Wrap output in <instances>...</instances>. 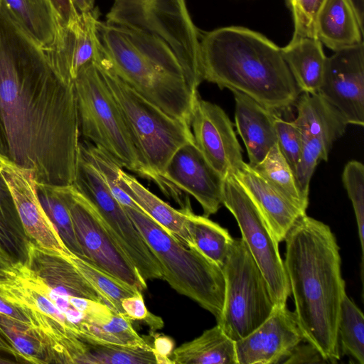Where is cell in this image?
<instances>
[{"label":"cell","mask_w":364,"mask_h":364,"mask_svg":"<svg viewBox=\"0 0 364 364\" xmlns=\"http://www.w3.org/2000/svg\"><path fill=\"white\" fill-rule=\"evenodd\" d=\"M0 118L11 161L36 183L73 184L80 141L74 81L53 69L1 4Z\"/></svg>","instance_id":"cell-1"},{"label":"cell","mask_w":364,"mask_h":364,"mask_svg":"<svg viewBox=\"0 0 364 364\" xmlns=\"http://www.w3.org/2000/svg\"><path fill=\"white\" fill-rule=\"evenodd\" d=\"M284 241V264L304 341L324 361L335 363L341 358L338 324L346 294L336 238L328 225L306 214Z\"/></svg>","instance_id":"cell-2"},{"label":"cell","mask_w":364,"mask_h":364,"mask_svg":"<svg viewBox=\"0 0 364 364\" xmlns=\"http://www.w3.org/2000/svg\"><path fill=\"white\" fill-rule=\"evenodd\" d=\"M200 66L203 80L242 92L278 113L289 109L301 94L281 48L245 27L200 34Z\"/></svg>","instance_id":"cell-3"},{"label":"cell","mask_w":364,"mask_h":364,"mask_svg":"<svg viewBox=\"0 0 364 364\" xmlns=\"http://www.w3.org/2000/svg\"><path fill=\"white\" fill-rule=\"evenodd\" d=\"M100 52L116 75L168 114L189 123L198 95L188 85L171 49L160 39L100 19Z\"/></svg>","instance_id":"cell-4"},{"label":"cell","mask_w":364,"mask_h":364,"mask_svg":"<svg viewBox=\"0 0 364 364\" xmlns=\"http://www.w3.org/2000/svg\"><path fill=\"white\" fill-rule=\"evenodd\" d=\"M95 63L136 146L156 178V184L166 196L183 205L186 200L182 191L164 175L173 154L183 145L194 141L189 123L168 114L128 85L103 59L100 49Z\"/></svg>","instance_id":"cell-5"},{"label":"cell","mask_w":364,"mask_h":364,"mask_svg":"<svg viewBox=\"0 0 364 364\" xmlns=\"http://www.w3.org/2000/svg\"><path fill=\"white\" fill-rule=\"evenodd\" d=\"M123 207L157 259L163 279L218 319L225 291L222 267L195 247L182 242L143 211Z\"/></svg>","instance_id":"cell-6"},{"label":"cell","mask_w":364,"mask_h":364,"mask_svg":"<svg viewBox=\"0 0 364 364\" xmlns=\"http://www.w3.org/2000/svg\"><path fill=\"white\" fill-rule=\"evenodd\" d=\"M80 132L125 168L156 183L128 129L121 110L95 61L74 80Z\"/></svg>","instance_id":"cell-7"},{"label":"cell","mask_w":364,"mask_h":364,"mask_svg":"<svg viewBox=\"0 0 364 364\" xmlns=\"http://www.w3.org/2000/svg\"><path fill=\"white\" fill-rule=\"evenodd\" d=\"M106 22L154 36L178 58L191 89L202 82L200 32L186 0H114Z\"/></svg>","instance_id":"cell-8"},{"label":"cell","mask_w":364,"mask_h":364,"mask_svg":"<svg viewBox=\"0 0 364 364\" xmlns=\"http://www.w3.org/2000/svg\"><path fill=\"white\" fill-rule=\"evenodd\" d=\"M222 269L225 291L217 324L237 341L262 324L277 305L264 274L242 238L233 240Z\"/></svg>","instance_id":"cell-9"},{"label":"cell","mask_w":364,"mask_h":364,"mask_svg":"<svg viewBox=\"0 0 364 364\" xmlns=\"http://www.w3.org/2000/svg\"><path fill=\"white\" fill-rule=\"evenodd\" d=\"M223 205L233 215L252 256L264 274L277 306L287 305L290 296L279 242L264 218L232 175L224 178Z\"/></svg>","instance_id":"cell-10"},{"label":"cell","mask_w":364,"mask_h":364,"mask_svg":"<svg viewBox=\"0 0 364 364\" xmlns=\"http://www.w3.org/2000/svg\"><path fill=\"white\" fill-rule=\"evenodd\" d=\"M61 188L82 259L141 292L146 290V281L110 235L92 205L73 185Z\"/></svg>","instance_id":"cell-11"},{"label":"cell","mask_w":364,"mask_h":364,"mask_svg":"<svg viewBox=\"0 0 364 364\" xmlns=\"http://www.w3.org/2000/svg\"><path fill=\"white\" fill-rule=\"evenodd\" d=\"M189 124L196 147L223 179L243 165L242 149L232 123L220 106L198 95Z\"/></svg>","instance_id":"cell-12"},{"label":"cell","mask_w":364,"mask_h":364,"mask_svg":"<svg viewBox=\"0 0 364 364\" xmlns=\"http://www.w3.org/2000/svg\"><path fill=\"white\" fill-rule=\"evenodd\" d=\"M348 124L364 125V44L343 48L327 57L318 92Z\"/></svg>","instance_id":"cell-13"},{"label":"cell","mask_w":364,"mask_h":364,"mask_svg":"<svg viewBox=\"0 0 364 364\" xmlns=\"http://www.w3.org/2000/svg\"><path fill=\"white\" fill-rule=\"evenodd\" d=\"M303 341L294 312L287 305H277L262 324L235 341L237 364L284 363Z\"/></svg>","instance_id":"cell-14"},{"label":"cell","mask_w":364,"mask_h":364,"mask_svg":"<svg viewBox=\"0 0 364 364\" xmlns=\"http://www.w3.org/2000/svg\"><path fill=\"white\" fill-rule=\"evenodd\" d=\"M0 172L28 238L42 247L62 254L70 252L39 200L34 173L10 160L3 161Z\"/></svg>","instance_id":"cell-15"},{"label":"cell","mask_w":364,"mask_h":364,"mask_svg":"<svg viewBox=\"0 0 364 364\" xmlns=\"http://www.w3.org/2000/svg\"><path fill=\"white\" fill-rule=\"evenodd\" d=\"M99 17L97 7L80 13L68 24H60L53 43L43 49L49 64L64 80L74 81L84 67L97 59L95 24Z\"/></svg>","instance_id":"cell-16"},{"label":"cell","mask_w":364,"mask_h":364,"mask_svg":"<svg viewBox=\"0 0 364 364\" xmlns=\"http://www.w3.org/2000/svg\"><path fill=\"white\" fill-rule=\"evenodd\" d=\"M164 178L191 195L201 205L203 215L209 217L223 205L224 179L212 168L194 141L181 146L169 160Z\"/></svg>","instance_id":"cell-17"},{"label":"cell","mask_w":364,"mask_h":364,"mask_svg":"<svg viewBox=\"0 0 364 364\" xmlns=\"http://www.w3.org/2000/svg\"><path fill=\"white\" fill-rule=\"evenodd\" d=\"M254 203L276 240L284 241L297 220L306 213L301 210L263 177L248 163L232 175Z\"/></svg>","instance_id":"cell-18"},{"label":"cell","mask_w":364,"mask_h":364,"mask_svg":"<svg viewBox=\"0 0 364 364\" xmlns=\"http://www.w3.org/2000/svg\"><path fill=\"white\" fill-rule=\"evenodd\" d=\"M25 264L48 287L70 296L103 304L113 311L108 301L81 274L67 254L42 247L31 240Z\"/></svg>","instance_id":"cell-19"},{"label":"cell","mask_w":364,"mask_h":364,"mask_svg":"<svg viewBox=\"0 0 364 364\" xmlns=\"http://www.w3.org/2000/svg\"><path fill=\"white\" fill-rule=\"evenodd\" d=\"M232 92L235 102L237 131L245 146L248 164L254 166L277 144L274 117L278 112L268 109L242 92Z\"/></svg>","instance_id":"cell-20"},{"label":"cell","mask_w":364,"mask_h":364,"mask_svg":"<svg viewBox=\"0 0 364 364\" xmlns=\"http://www.w3.org/2000/svg\"><path fill=\"white\" fill-rule=\"evenodd\" d=\"M294 105L297 114L293 122L302 137H318L333 144L345 133L346 119L319 93L301 92Z\"/></svg>","instance_id":"cell-21"},{"label":"cell","mask_w":364,"mask_h":364,"mask_svg":"<svg viewBox=\"0 0 364 364\" xmlns=\"http://www.w3.org/2000/svg\"><path fill=\"white\" fill-rule=\"evenodd\" d=\"M281 52L300 92H318L327 59L321 41L292 36L290 42L281 48Z\"/></svg>","instance_id":"cell-22"},{"label":"cell","mask_w":364,"mask_h":364,"mask_svg":"<svg viewBox=\"0 0 364 364\" xmlns=\"http://www.w3.org/2000/svg\"><path fill=\"white\" fill-rule=\"evenodd\" d=\"M316 28L318 40L334 52L363 43V27L348 0H326Z\"/></svg>","instance_id":"cell-23"},{"label":"cell","mask_w":364,"mask_h":364,"mask_svg":"<svg viewBox=\"0 0 364 364\" xmlns=\"http://www.w3.org/2000/svg\"><path fill=\"white\" fill-rule=\"evenodd\" d=\"M10 18L42 49L53 41L60 24L50 0H0Z\"/></svg>","instance_id":"cell-24"},{"label":"cell","mask_w":364,"mask_h":364,"mask_svg":"<svg viewBox=\"0 0 364 364\" xmlns=\"http://www.w3.org/2000/svg\"><path fill=\"white\" fill-rule=\"evenodd\" d=\"M172 364H237L235 341L216 324L172 353Z\"/></svg>","instance_id":"cell-25"},{"label":"cell","mask_w":364,"mask_h":364,"mask_svg":"<svg viewBox=\"0 0 364 364\" xmlns=\"http://www.w3.org/2000/svg\"><path fill=\"white\" fill-rule=\"evenodd\" d=\"M126 191L141 210L184 244L193 246L186 226V209H175L145 188L133 176L122 171Z\"/></svg>","instance_id":"cell-26"},{"label":"cell","mask_w":364,"mask_h":364,"mask_svg":"<svg viewBox=\"0 0 364 364\" xmlns=\"http://www.w3.org/2000/svg\"><path fill=\"white\" fill-rule=\"evenodd\" d=\"M186 226L193 247L222 267L234 240L228 230L208 217L196 215L191 207L186 209Z\"/></svg>","instance_id":"cell-27"},{"label":"cell","mask_w":364,"mask_h":364,"mask_svg":"<svg viewBox=\"0 0 364 364\" xmlns=\"http://www.w3.org/2000/svg\"><path fill=\"white\" fill-rule=\"evenodd\" d=\"M0 328L23 363H58L50 342L33 327L0 314Z\"/></svg>","instance_id":"cell-28"},{"label":"cell","mask_w":364,"mask_h":364,"mask_svg":"<svg viewBox=\"0 0 364 364\" xmlns=\"http://www.w3.org/2000/svg\"><path fill=\"white\" fill-rule=\"evenodd\" d=\"M30 242L21 223L9 189L0 172V249L15 262L25 263Z\"/></svg>","instance_id":"cell-29"},{"label":"cell","mask_w":364,"mask_h":364,"mask_svg":"<svg viewBox=\"0 0 364 364\" xmlns=\"http://www.w3.org/2000/svg\"><path fill=\"white\" fill-rule=\"evenodd\" d=\"M251 167L294 205L306 212L309 198L299 191L294 173L277 144L269 150L261 161Z\"/></svg>","instance_id":"cell-30"},{"label":"cell","mask_w":364,"mask_h":364,"mask_svg":"<svg viewBox=\"0 0 364 364\" xmlns=\"http://www.w3.org/2000/svg\"><path fill=\"white\" fill-rule=\"evenodd\" d=\"M39 200L61 240L73 254L84 258L61 186L36 183Z\"/></svg>","instance_id":"cell-31"},{"label":"cell","mask_w":364,"mask_h":364,"mask_svg":"<svg viewBox=\"0 0 364 364\" xmlns=\"http://www.w3.org/2000/svg\"><path fill=\"white\" fill-rule=\"evenodd\" d=\"M132 321L125 315L112 313L100 323L83 324L80 330V338L87 343L148 346L146 341L134 329Z\"/></svg>","instance_id":"cell-32"},{"label":"cell","mask_w":364,"mask_h":364,"mask_svg":"<svg viewBox=\"0 0 364 364\" xmlns=\"http://www.w3.org/2000/svg\"><path fill=\"white\" fill-rule=\"evenodd\" d=\"M67 256L92 287L108 301L113 311L125 315L121 305L122 301L141 291L71 252L68 253Z\"/></svg>","instance_id":"cell-33"},{"label":"cell","mask_w":364,"mask_h":364,"mask_svg":"<svg viewBox=\"0 0 364 364\" xmlns=\"http://www.w3.org/2000/svg\"><path fill=\"white\" fill-rule=\"evenodd\" d=\"M79 154L95 166L122 206L141 210L127 193L122 177V166L114 158L86 140L80 141Z\"/></svg>","instance_id":"cell-34"},{"label":"cell","mask_w":364,"mask_h":364,"mask_svg":"<svg viewBox=\"0 0 364 364\" xmlns=\"http://www.w3.org/2000/svg\"><path fill=\"white\" fill-rule=\"evenodd\" d=\"M338 340L343 354L364 364V316L347 295L344 296L338 324Z\"/></svg>","instance_id":"cell-35"},{"label":"cell","mask_w":364,"mask_h":364,"mask_svg":"<svg viewBox=\"0 0 364 364\" xmlns=\"http://www.w3.org/2000/svg\"><path fill=\"white\" fill-rule=\"evenodd\" d=\"M86 343L87 364H157L151 346H132Z\"/></svg>","instance_id":"cell-36"},{"label":"cell","mask_w":364,"mask_h":364,"mask_svg":"<svg viewBox=\"0 0 364 364\" xmlns=\"http://www.w3.org/2000/svg\"><path fill=\"white\" fill-rule=\"evenodd\" d=\"M302 147L294 176L301 193L309 198L312 175L321 161H327L333 143L318 137H302Z\"/></svg>","instance_id":"cell-37"},{"label":"cell","mask_w":364,"mask_h":364,"mask_svg":"<svg viewBox=\"0 0 364 364\" xmlns=\"http://www.w3.org/2000/svg\"><path fill=\"white\" fill-rule=\"evenodd\" d=\"M342 182L354 210L362 261L364 253V166L356 160L348 161L342 173Z\"/></svg>","instance_id":"cell-38"},{"label":"cell","mask_w":364,"mask_h":364,"mask_svg":"<svg viewBox=\"0 0 364 364\" xmlns=\"http://www.w3.org/2000/svg\"><path fill=\"white\" fill-rule=\"evenodd\" d=\"M326 0H285L294 24L293 36L317 38L316 19Z\"/></svg>","instance_id":"cell-39"},{"label":"cell","mask_w":364,"mask_h":364,"mask_svg":"<svg viewBox=\"0 0 364 364\" xmlns=\"http://www.w3.org/2000/svg\"><path fill=\"white\" fill-rule=\"evenodd\" d=\"M274 124L279 149L294 173L301 151V134L293 121L283 119L279 113L275 115Z\"/></svg>","instance_id":"cell-40"},{"label":"cell","mask_w":364,"mask_h":364,"mask_svg":"<svg viewBox=\"0 0 364 364\" xmlns=\"http://www.w3.org/2000/svg\"><path fill=\"white\" fill-rule=\"evenodd\" d=\"M121 305L124 314L132 320L142 321L146 323L152 315L146 307L141 292L124 299Z\"/></svg>","instance_id":"cell-41"},{"label":"cell","mask_w":364,"mask_h":364,"mask_svg":"<svg viewBox=\"0 0 364 364\" xmlns=\"http://www.w3.org/2000/svg\"><path fill=\"white\" fill-rule=\"evenodd\" d=\"M151 347L156 357L157 364H172L169 357L174 350V342L170 337L164 335L155 336Z\"/></svg>","instance_id":"cell-42"},{"label":"cell","mask_w":364,"mask_h":364,"mask_svg":"<svg viewBox=\"0 0 364 364\" xmlns=\"http://www.w3.org/2000/svg\"><path fill=\"white\" fill-rule=\"evenodd\" d=\"M319 358L323 359L320 353L307 343V346H300L299 344L284 363H315L316 360L314 358L320 362L318 359Z\"/></svg>","instance_id":"cell-43"},{"label":"cell","mask_w":364,"mask_h":364,"mask_svg":"<svg viewBox=\"0 0 364 364\" xmlns=\"http://www.w3.org/2000/svg\"><path fill=\"white\" fill-rule=\"evenodd\" d=\"M50 1L55 8L62 25L68 24L75 19L80 14L72 0H50Z\"/></svg>","instance_id":"cell-44"},{"label":"cell","mask_w":364,"mask_h":364,"mask_svg":"<svg viewBox=\"0 0 364 364\" xmlns=\"http://www.w3.org/2000/svg\"><path fill=\"white\" fill-rule=\"evenodd\" d=\"M0 352L12 356L18 363H23L18 352L0 328Z\"/></svg>","instance_id":"cell-45"},{"label":"cell","mask_w":364,"mask_h":364,"mask_svg":"<svg viewBox=\"0 0 364 364\" xmlns=\"http://www.w3.org/2000/svg\"><path fill=\"white\" fill-rule=\"evenodd\" d=\"M14 263H15L14 259L6 252L0 249V279L5 278L7 269Z\"/></svg>","instance_id":"cell-46"},{"label":"cell","mask_w":364,"mask_h":364,"mask_svg":"<svg viewBox=\"0 0 364 364\" xmlns=\"http://www.w3.org/2000/svg\"><path fill=\"white\" fill-rule=\"evenodd\" d=\"M5 160H9V159L8 154L7 143L0 118V168L3 161Z\"/></svg>","instance_id":"cell-47"},{"label":"cell","mask_w":364,"mask_h":364,"mask_svg":"<svg viewBox=\"0 0 364 364\" xmlns=\"http://www.w3.org/2000/svg\"><path fill=\"white\" fill-rule=\"evenodd\" d=\"M350 4L359 23L363 27L364 18V0H348Z\"/></svg>","instance_id":"cell-48"},{"label":"cell","mask_w":364,"mask_h":364,"mask_svg":"<svg viewBox=\"0 0 364 364\" xmlns=\"http://www.w3.org/2000/svg\"><path fill=\"white\" fill-rule=\"evenodd\" d=\"M79 13L86 12L95 8V0H72Z\"/></svg>","instance_id":"cell-49"},{"label":"cell","mask_w":364,"mask_h":364,"mask_svg":"<svg viewBox=\"0 0 364 364\" xmlns=\"http://www.w3.org/2000/svg\"><path fill=\"white\" fill-rule=\"evenodd\" d=\"M18 363V362L15 360H11L9 358H6V357H4V356L0 355V363L7 364V363Z\"/></svg>","instance_id":"cell-50"}]
</instances>
